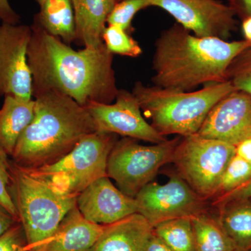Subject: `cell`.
<instances>
[{"label": "cell", "mask_w": 251, "mask_h": 251, "mask_svg": "<svg viewBox=\"0 0 251 251\" xmlns=\"http://www.w3.org/2000/svg\"><path fill=\"white\" fill-rule=\"evenodd\" d=\"M250 180L251 163L234 155L221 177L215 199L244 186Z\"/></svg>", "instance_id": "cb8c5ba5"}, {"label": "cell", "mask_w": 251, "mask_h": 251, "mask_svg": "<svg viewBox=\"0 0 251 251\" xmlns=\"http://www.w3.org/2000/svg\"><path fill=\"white\" fill-rule=\"evenodd\" d=\"M11 168V157L0 145V204L19 222L17 209L9 193Z\"/></svg>", "instance_id": "4316f807"}, {"label": "cell", "mask_w": 251, "mask_h": 251, "mask_svg": "<svg viewBox=\"0 0 251 251\" xmlns=\"http://www.w3.org/2000/svg\"><path fill=\"white\" fill-rule=\"evenodd\" d=\"M34 99L4 97L0 108V145L11 157L21 135L34 115Z\"/></svg>", "instance_id": "ac0fdd59"}, {"label": "cell", "mask_w": 251, "mask_h": 251, "mask_svg": "<svg viewBox=\"0 0 251 251\" xmlns=\"http://www.w3.org/2000/svg\"><path fill=\"white\" fill-rule=\"evenodd\" d=\"M115 100L111 103L89 102L84 106L93 119L97 131L153 144L166 141V137L145 120L132 92L119 90Z\"/></svg>", "instance_id": "7c38bea8"}, {"label": "cell", "mask_w": 251, "mask_h": 251, "mask_svg": "<svg viewBox=\"0 0 251 251\" xmlns=\"http://www.w3.org/2000/svg\"></svg>", "instance_id": "74e56055"}, {"label": "cell", "mask_w": 251, "mask_h": 251, "mask_svg": "<svg viewBox=\"0 0 251 251\" xmlns=\"http://www.w3.org/2000/svg\"><path fill=\"white\" fill-rule=\"evenodd\" d=\"M236 199L251 200V180L247 184H244V186L238 188L237 189L234 190L232 192L216 198L214 204L216 206L221 204V203Z\"/></svg>", "instance_id": "f1b7e54d"}, {"label": "cell", "mask_w": 251, "mask_h": 251, "mask_svg": "<svg viewBox=\"0 0 251 251\" xmlns=\"http://www.w3.org/2000/svg\"><path fill=\"white\" fill-rule=\"evenodd\" d=\"M235 154L251 163V137L236 145Z\"/></svg>", "instance_id": "d6a6232c"}, {"label": "cell", "mask_w": 251, "mask_h": 251, "mask_svg": "<svg viewBox=\"0 0 251 251\" xmlns=\"http://www.w3.org/2000/svg\"><path fill=\"white\" fill-rule=\"evenodd\" d=\"M138 213L152 227L168 220L193 217L206 212L203 199L181 178L172 174L164 184L150 182L135 198Z\"/></svg>", "instance_id": "9c48e42d"}, {"label": "cell", "mask_w": 251, "mask_h": 251, "mask_svg": "<svg viewBox=\"0 0 251 251\" xmlns=\"http://www.w3.org/2000/svg\"><path fill=\"white\" fill-rule=\"evenodd\" d=\"M191 219L196 251H239L223 228L219 219L204 212L191 217Z\"/></svg>", "instance_id": "44dd1931"}, {"label": "cell", "mask_w": 251, "mask_h": 251, "mask_svg": "<svg viewBox=\"0 0 251 251\" xmlns=\"http://www.w3.org/2000/svg\"><path fill=\"white\" fill-rule=\"evenodd\" d=\"M34 22L68 45L76 39L75 14L71 0H45L34 16Z\"/></svg>", "instance_id": "d6986e66"}, {"label": "cell", "mask_w": 251, "mask_h": 251, "mask_svg": "<svg viewBox=\"0 0 251 251\" xmlns=\"http://www.w3.org/2000/svg\"><path fill=\"white\" fill-rule=\"evenodd\" d=\"M151 6L164 10L176 23L200 37L227 41L237 29L234 11L219 0H151Z\"/></svg>", "instance_id": "30bf717a"}, {"label": "cell", "mask_w": 251, "mask_h": 251, "mask_svg": "<svg viewBox=\"0 0 251 251\" xmlns=\"http://www.w3.org/2000/svg\"><path fill=\"white\" fill-rule=\"evenodd\" d=\"M219 221L239 251H251V200L236 199L221 203Z\"/></svg>", "instance_id": "ffe728a7"}, {"label": "cell", "mask_w": 251, "mask_h": 251, "mask_svg": "<svg viewBox=\"0 0 251 251\" xmlns=\"http://www.w3.org/2000/svg\"><path fill=\"white\" fill-rule=\"evenodd\" d=\"M197 134L236 146L251 137V96L234 90L213 107Z\"/></svg>", "instance_id": "4fadbf2b"}, {"label": "cell", "mask_w": 251, "mask_h": 251, "mask_svg": "<svg viewBox=\"0 0 251 251\" xmlns=\"http://www.w3.org/2000/svg\"><path fill=\"white\" fill-rule=\"evenodd\" d=\"M21 16L10 4L9 0H0V21L10 24H19Z\"/></svg>", "instance_id": "f546056e"}, {"label": "cell", "mask_w": 251, "mask_h": 251, "mask_svg": "<svg viewBox=\"0 0 251 251\" xmlns=\"http://www.w3.org/2000/svg\"><path fill=\"white\" fill-rule=\"evenodd\" d=\"M9 193L27 241V250L51 235L76 206V196L11 161Z\"/></svg>", "instance_id": "5b68a950"}, {"label": "cell", "mask_w": 251, "mask_h": 251, "mask_svg": "<svg viewBox=\"0 0 251 251\" xmlns=\"http://www.w3.org/2000/svg\"><path fill=\"white\" fill-rule=\"evenodd\" d=\"M27 58L32 75V96L56 92L85 106L89 102L111 103L117 88L114 54L105 44L72 49L36 23L31 25Z\"/></svg>", "instance_id": "6da1fadb"}, {"label": "cell", "mask_w": 251, "mask_h": 251, "mask_svg": "<svg viewBox=\"0 0 251 251\" xmlns=\"http://www.w3.org/2000/svg\"><path fill=\"white\" fill-rule=\"evenodd\" d=\"M242 29L245 40L251 43V17L245 18L242 21Z\"/></svg>", "instance_id": "e575fe53"}, {"label": "cell", "mask_w": 251, "mask_h": 251, "mask_svg": "<svg viewBox=\"0 0 251 251\" xmlns=\"http://www.w3.org/2000/svg\"><path fill=\"white\" fill-rule=\"evenodd\" d=\"M228 5L241 21L251 17V0H228Z\"/></svg>", "instance_id": "4dcf8cb0"}, {"label": "cell", "mask_w": 251, "mask_h": 251, "mask_svg": "<svg viewBox=\"0 0 251 251\" xmlns=\"http://www.w3.org/2000/svg\"><path fill=\"white\" fill-rule=\"evenodd\" d=\"M0 251H28L27 238L21 223L16 222L0 235Z\"/></svg>", "instance_id": "83f0119b"}, {"label": "cell", "mask_w": 251, "mask_h": 251, "mask_svg": "<svg viewBox=\"0 0 251 251\" xmlns=\"http://www.w3.org/2000/svg\"><path fill=\"white\" fill-rule=\"evenodd\" d=\"M153 227L138 213L104 226L88 251H145Z\"/></svg>", "instance_id": "2e32d148"}, {"label": "cell", "mask_w": 251, "mask_h": 251, "mask_svg": "<svg viewBox=\"0 0 251 251\" xmlns=\"http://www.w3.org/2000/svg\"><path fill=\"white\" fill-rule=\"evenodd\" d=\"M80 214L93 224L107 226L138 213L134 198L114 186L108 176L96 180L77 196Z\"/></svg>", "instance_id": "5bb4252c"}, {"label": "cell", "mask_w": 251, "mask_h": 251, "mask_svg": "<svg viewBox=\"0 0 251 251\" xmlns=\"http://www.w3.org/2000/svg\"><path fill=\"white\" fill-rule=\"evenodd\" d=\"M226 80L235 90L251 96V46L238 54L229 64Z\"/></svg>", "instance_id": "d4e9b609"}, {"label": "cell", "mask_w": 251, "mask_h": 251, "mask_svg": "<svg viewBox=\"0 0 251 251\" xmlns=\"http://www.w3.org/2000/svg\"><path fill=\"white\" fill-rule=\"evenodd\" d=\"M151 6V0H122L114 5L107 25H116L129 33L133 30L132 21L141 10Z\"/></svg>", "instance_id": "484cf974"}, {"label": "cell", "mask_w": 251, "mask_h": 251, "mask_svg": "<svg viewBox=\"0 0 251 251\" xmlns=\"http://www.w3.org/2000/svg\"><path fill=\"white\" fill-rule=\"evenodd\" d=\"M179 140L175 138L146 146L129 138L118 140L109 155L107 175L120 191L135 198L162 166L173 162Z\"/></svg>", "instance_id": "ba28073f"}, {"label": "cell", "mask_w": 251, "mask_h": 251, "mask_svg": "<svg viewBox=\"0 0 251 251\" xmlns=\"http://www.w3.org/2000/svg\"><path fill=\"white\" fill-rule=\"evenodd\" d=\"M104 226L86 220L75 206L53 233L28 251H88L97 242Z\"/></svg>", "instance_id": "9a60e30c"}, {"label": "cell", "mask_w": 251, "mask_h": 251, "mask_svg": "<svg viewBox=\"0 0 251 251\" xmlns=\"http://www.w3.org/2000/svg\"><path fill=\"white\" fill-rule=\"evenodd\" d=\"M105 47L112 54L126 57H139L143 53L140 44L125 31L116 25H108L103 34Z\"/></svg>", "instance_id": "603a6c76"}, {"label": "cell", "mask_w": 251, "mask_h": 251, "mask_svg": "<svg viewBox=\"0 0 251 251\" xmlns=\"http://www.w3.org/2000/svg\"><path fill=\"white\" fill-rule=\"evenodd\" d=\"M31 26L0 25V97L33 99L32 75L28 63Z\"/></svg>", "instance_id": "8fae6325"}, {"label": "cell", "mask_w": 251, "mask_h": 251, "mask_svg": "<svg viewBox=\"0 0 251 251\" xmlns=\"http://www.w3.org/2000/svg\"><path fill=\"white\" fill-rule=\"evenodd\" d=\"M112 1H114V3H115V4H116V3L119 2V1H122V0H112Z\"/></svg>", "instance_id": "8d00e7d4"}, {"label": "cell", "mask_w": 251, "mask_h": 251, "mask_svg": "<svg viewBox=\"0 0 251 251\" xmlns=\"http://www.w3.org/2000/svg\"><path fill=\"white\" fill-rule=\"evenodd\" d=\"M118 135L97 131L87 135L62 159L29 169L62 192L77 196L96 180L107 175L109 155Z\"/></svg>", "instance_id": "8992f818"}, {"label": "cell", "mask_w": 251, "mask_h": 251, "mask_svg": "<svg viewBox=\"0 0 251 251\" xmlns=\"http://www.w3.org/2000/svg\"><path fill=\"white\" fill-rule=\"evenodd\" d=\"M34 115L11 156L15 164L36 169L62 159L84 137L97 131L87 109L56 92L36 94Z\"/></svg>", "instance_id": "3957f363"}, {"label": "cell", "mask_w": 251, "mask_h": 251, "mask_svg": "<svg viewBox=\"0 0 251 251\" xmlns=\"http://www.w3.org/2000/svg\"><path fill=\"white\" fill-rule=\"evenodd\" d=\"M153 232L174 251H196L191 217L163 221L153 227Z\"/></svg>", "instance_id": "7402d4cb"}, {"label": "cell", "mask_w": 251, "mask_h": 251, "mask_svg": "<svg viewBox=\"0 0 251 251\" xmlns=\"http://www.w3.org/2000/svg\"><path fill=\"white\" fill-rule=\"evenodd\" d=\"M35 1H36V3L39 5V6H40L45 1V0H35Z\"/></svg>", "instance_id": "d590c367"}, {"label": "cell", "mask_w": 251, "mask_h": 251, "mask_svg": "<svg viewBox=\"0 0 251 251\" xmlns=\"http://www.w3.org/2000/svg\"><path fill=\"white\" fill-rule=\"evenodd\" d=\"M235 89L229 81L204 85L201 90L182 92L135 82L132 93L142 112L163 136L196 134L219 100Z\"/></svg>", "instance_id": "277c9868"}, {"label": "cell", "mask_w": 251, "mask_h": 251, "mask_svg": "<svg viewBox=\"0 0 251 251\" xmlns=\"http://www.w3.org/2000/svg\"><path fill=\"white\" fill-rule=\"evenodd\" d=\"M75 20L76 39L84 47L103 45V34L115 3L112 0H71Z\"/></svg>", "instance_id": "e0dca14e"}, {"label": "cell", "mask_w": 251, "mask_h": 251, "mask_svg": "<svg viewBox=\"0 0 251 251\" xmlns=\"http://www.w3.org/2000/svg\"><path fill=\"white\" fill-rule=\"evenodd\" d=\"M145 251H174L166 244H165L160 238L157 237L154 232L150 237Z\"/></svg>", "instance_id": "836d02e7"}, {"label": "cell", "mask_w": 251, "mask_h": 251, "mask_svg": "<svg viewBox=\"0 0 251 251\" xmlns=\"http://www.w3.org/2000/svg\"><path fill=\"white\" fill-rule=\"evenodd\" d=\"M250 46L245 39L228 41L193 35L175 23L155 42L151 81L156 87L182 92L225 82L229 64Z\"/></svg>", "instance_id": "7a4b0ae2"}, {"label": "cell", "mask_w": 251, "mask_h": 251, "mask_svg": "<svg viewBox=\"0 0 251 251\" xmlns=\"http://www.w3.org/2000/svg\"><path fill=\"white\" fill-rule=\"evenodd\" d=\"M17 221L0 204V235L14 226Z\"/></svg>", "instance_id": "1f68e13d"}, {"label": "cell", "mask_w": 251, "mask_h": 251, "mask_svg": "<svg viewBox=\"0 0 251 251\" xmlns=\"http://www.w3.org/2000/svg\"><path fill=\"white\" fill-rule=\"evenodd\" d=\"M235 155V146L196 133L182 137L173 162L180 176L203 199L215 198L221 177Z\"/></svg>", "instance_id": "52a82bcc"}]
</instances>
